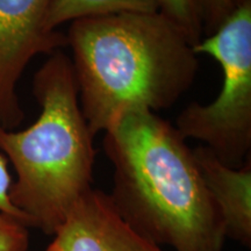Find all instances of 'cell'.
<instances>
[{
    "label": "cell",
    "mask_w": 251,
    "mask_h": 251,
    "mask_svg": "<svg viewBox=\"0 0 251 251\" xmlns=\"http://www.w3.org/2000/svg\"><path fill=\"white\" fill-rule=\"evenodd\" d=\"M161 0H50L46 15L48 30L85 18L119 13H156Z\"/></svg>",
    "instance_id": "obj_8"
},
{
    "label": "cell",
    "mask_w": 251,
    "mask_h": 251,
    "mask_svg": "<svg viewBox=\"0 0 251 251\" xmlns=\"http://www.w3.org/2000/svg\"><path fill=\"white\" fill-rule=\"evenodd\" d=\"M193 49L218 61L224 83L214 101L188 103L176 128L186 140L201 142L224 164L241 168L251 149V0H238L225 24Z\"/></svg>",
    "instance_id": "obj_4"
},
{
    "label": "cell",
    "mask_w": 251,
    "mask_h": 251,
    "mask_svg": "<svg viewBox=\"0 0 251 251\" xmlns=\"http://www.w3.org/2000/svg\"><path fill=\"white\" fill-rule=\"evenodd\" d=\"M203 184L224 221L226 238L251 247V159L241 168L222 163L205 146L193 149Z\"/></svg>",
    "instance_id": "obj_7"
},
{
    "label": "cell",
    "mask_w": 251,
    "mask_h": 251,
    "mask_svg": "<svg viewBox=\"0 0 251 251\" xmlns=\"http://www.w3.org/2000/svg\"><path fill=\"white\" fill-rule=\"evenodd\" d=\"M12 185V178L8 171V161L7 158L0 152V212L14 218L21 224L30 227L29 221L20 211H18L15 207L12 205L9 200V188Z\"/></svg>",
    "instance_id": "obj_12"
},
{
    "label": "cell",
    "mask_w": 251,
    "mask_h": 251,
    "mask_svg": "<svg viewBox=\"0 0 251 251\" xmlns=\"http://www.w3.org/2000/svg\"><path fill=\"white\" fill-rule=\"evenodd\" d=\"M102 147L113 166L108 193L122 219L171 251H224V221L193 149L175 126L149 111L122 115Z\"/></svg>",
    "instance_id": "obj_1"
},
{
    "label": "cell",
    "mask_w": 251,
    "mask_h": 251,
    "mask_svg": "<svg viewBox=\"0 0 251 251\" xmlns=\"http://www.w3.org/2000/svg\"><path fill=\"white\" fill-rule=\"evenodd\" d=\"M33 94L41 109L36 121L23 130L0 127V150L17 174L12 205L30 227L52 236L92 188L96 135L81 112L71 58L62 50L35 72Z\"/></svg>",
    "instance_id": "obj_3"
},
{
    "label": "cell",
    "mask_w": 251,
    "mask_h": 251,
    "mask_svg": "<svg viewBox=\"0 0 251 251\" xmlns=\"http://www.w3.org/2000/svg\"><path fill=\"white\" fill-rule=\"evenodd\" d=\"M50 0H0V127L13 130L25 111L18 83L31 59L51 55L68 46L67 35L48 30Z\"/></svg>",
    "instance_id": "obj_5"
},
{
    "label": "cell",
    "mask_w": 251,
    "mask_h": 251,
    "mask_svg": "<svg viewBox=\"0 0 251 251\" xmlns=\"http://www.w3.org/2000/svg\"><path fill=\"white\" fill-rule=\"evenodd\" d=\"M238 0H197L203 35L215 33L236 8Z\"/></svg>",
    "instance_id": "obj_10"
},
{
    "label": "cell",
    "mask_w": 251,
    "mask_h": 251,
    "mask_svg": "<svg viewBox=\"0 0 251 251\" xmlns=\"http://www.w3.org/2000/svg\"><path fill=\"white\" fill-rule=\"evenodd\" d=\"M159 12L184 31L193 47L203 39L197 0H161Z\"/></svg>",
    "instance_id": "obj_9"
},
{
    "label": "cell",
    "mask_w": 251,
    "mask_h": 251,
    "mask_svg": "<svg viewBox=\"0 0 251 251\" xmlns=\"http://www.w3.org/2000/svg\"><path fill=\"white\" fill-rule=\"evenodd\" d=\"M45 251H166L119 214L108 193L91 188L78 200Z\"/></svg>",
    "instance_id": "obj_6"
},
{
    "label": "cell",
    "mask_w": 251,
    "mask_h": 251,
    "mask_svg": "<svg viewBox=\"0 0 251 251\" xmlns=\"http://www.w3.org/2000/svg\"><path fill=\"white\" fill-rule=\"evenodd\" d=\"M67 42L84 118L94 135L130 112H158L191 89L193 45L161 12L72 21Z\"/></svg>",
    "instance_id": "obj_2"
},
{
    "label": "cell",
    "mask_w": 251,
    "mask_h": 251,
    "mask_svg": "<svg viewBox=\"0 0 251 251\" xmlns=\"http://www.w3.org/2000/svg\"><path fill=\"white\" fill-rule=\"evenodd\" d=\"M28 227L0 212V251H28Z\"/></svg>",
    "instance_id": "obj_11"
}]
</instances>
